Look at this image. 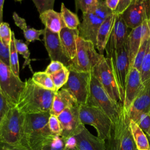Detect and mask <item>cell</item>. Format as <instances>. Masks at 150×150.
Returning <instances> with one entry per match:
<instances>
[{"label": "cell", "instance_id": "cell-48", "mask_svg": "<svg viewBox=\"0 0 150 150\" xmlns=\"http://www.w3.org/2000/svg\"><path fill=\"white\" fill-rule=\"evenodd\" d=\"M4 0H0V25L3 22V7Z\"/></svg>", "mask_w": 150, "mask_h": 150}, {"label": "cell", "instance_id": "cell-32", "mask_svg": "<svg viewBox=\"0 0 150 150\" xmlns=\"http://www.w3.org/2000/svg\"><path fill=\"white\" fill-rule=\"evenodd\" d=\"M140 74L144 86L150 83V46L141 66Z\"/></svg>", "mask_w": 150, "mask_h": 150}, {"label": "cell", "instance_id": "cell-49", "mask_svg": "<svg viewBox=\"0 0 150 150\" xmlns=\"http://www.w3.org/2000/svg\"><path fill=\"white\" fill-rule=\"evenodd\" d=\"M64 150H78L77 148H65Z\"/></svg>", "mask_w": 150, "mask_h": 150}, {"label": "cell", "instance_id": "cell-33", "mask_svg": "<svg viewBox=\"0 0 150 150\" xmlns=\"http://www.w3.org/2000/svg\"><path fill=\"white\" fill-rule=\"evenodd\" d=\"M65 139L54 135L42 147V150H64Z\"/></svg>", "mask_w": 150, "mask_h": 150}, {"label": "cell", "instance_id": "cell-23", "mask_svg": "<svg viewBox=\"0 0 150 150\" xmlns=\"http://www.w3.org/2000/svg\"><path fill=\"white\" fill-rule=\"evenodd\" d=\"M39 18L45 28L53 33H59L62 29L66 27L60 12L54 10L48 11L40 14Z\"/></svg>", "mask_w": 150, "mask_h": 150}, {"label": "cell", "instance_id": "cell-26", "mask_svg": "<svg viewBox=\"0 0 150 150\" xmlns=\"http://www.w3.org/2000/svg\"><path fill=\"white\" fill-rule=\"evenodd\" d=\"M32 79L39 86L53 91L57 92V90L50 76L45 71H38L33 74Z\"/></svg>", "mask_w": 150, "mask_h": 150}, {"label": "cell", "instance_id": "cell-8", "mask_svg": "<svg viewBox=\"0 0 150 150\" xmlns=\"http://www.w3.org/2000/svg\"><path fill=\"white\" fill-rule=\"evenodd\" d=\"M129 119L124 110L115 124L110 137L105 141L107 150H136V146L129 127Z\"/></svg>", "mask_w": 150, "mask_h": 150}, {"label": "cell", "instance_id": "cell-7", "mask_svg": "<svg viewBox=\"0 0 150 150\" xmlns=\"http://www.w3.org/2000/svg\"><path fill=\"white\" fill-rule=\"evenodd\" d=\"M79 114L81 123L94 127L100 139L105 141L110 137L113 123L101 109L95 106L80 105Z\"/></svg>", "mask_w": 150, "mask_h": 150}, {"label": "cell", "instance_id": "cell-30", "mask_svg": "<svg viewBox=\"0 0 150 150\" xmlns=\"http://www.w3.org/2000/svg\"><path fill=\"white\" fill-rule=\"evenodd\" d=\"M70 70L66 67H64L62 70L58 72L50 75V78L57 90H60L62 87L67 83L69 76Z\"/></svg>", "mask_w": 150, "mask_h": 150}, {"label": "cell", "instance_id": "cell-1", "mask_svg": "<svg viewBox=\"0 0 150 150\" xmlns=\"http://www.w3.org/2000/svg\"><path fill=\"white\" fill-rule=\"evenodd\" d=\"M56 93L39 86L29 78L25 81L16 107L25 114L50 112Z\"/></svg>", "mask_w": 150, "mask_h": 150}, {"label": "cell", "instance_id": "cell-29", "mask_svg": "<svg viewBox=\"0 0 150 150\" xmlns=\"http://www.w3.org/2000/svg\"><path fill=\"white\" fill-rule=\"evenodd\" d=\"M150 46V38L143 39L141 42L140 47L137 53L134 58L132 65L131 67L137 69L140 71L141 64L144 59L145 56L148 52Z\"/></svg>", "mask_w": 150, "mask_h": 150}, {"label": "cell", "instance_id": "cell-18", "mask_svg": "<svg viewBox=\"0 0 150 150\" xmlns=\"http://www.w3.org/2000/svg\"><path fill=\"white\" fill-rule=\"evenodd\" d=\"M144 86L143 90L126 112L129 119L134 121L141 114L150 113V83Z\"/></svg>", "mask_w": 150, "mask_h": 150}, {"label": "cell", "instance_id": "cell-12", "mask_svg": "<svg viewBox=\"0 0 150 150\" xmlns=\"http://www.w3.org/2000/svg\"><path fill=\"white\" fill-rule=\"evenodd\" d=\"M108 58L111 60L113 72L124 103L126 81L131 68L127 43L113 52Z\"/></svg>", "mask_w": 150, "mask_h": 150}, {"label": "cell", "instance_id": "cell-25", "mask_svg": "<svg viewBox=\"0 0 150 150\" xmlns=\"http://www.w3.org/2000/svg\"><path fill=\"white\" fill-rule=\"evenodd\" d=\"M129 127L136 148L138 150H150V144L145 132L134 121L129 120Z\"/></svg>", "mask_w": 150, "mask_h": 150}, {"label": "cell", "instance_id": "cell-21", "mask_svg": "<svg viewBox=\"0 0 150 150\" xmlns=\"http://www.w3.org/2000/svg\"><path fill=\"white\" fill-rule=\"evenodd\" d=\"M78 103L73 95L67 90L61 88L54 95L50 114L58 116L64 110Z\"/></svg>", "mask_w": 150, "mask_h": 150}, {"label": "cell", "instance_id": "cell-20", "mask_svg": "<svg viewBox=\"0 0 150 150\" xmlns=\"http://www.w3.org/2000/svg\"><path fill=\"white\" fill-rule=\"evenodd\" d=\"M61 43L66 56L72 60L76 53L77 40L79 36V30L64 28L59 33Z\"/></svg>", "mask_w": 150, "mask_h": 150}, {"label": "cell", "instance_id": "cell-14", "mask_svg": "<svg viewBox=\"0 0 150 150\" xmlns=\"http://www.w3.org/2000/svg\"><path fill=\"white\" fill-rule=\"evenodd\" d=\"M80 105L76 104L62 111L57 118L60 122L62 133L61 137L64 139L75 136L84 127L80 121L79 110Z\"/></svg>", "mask_w": 150, "mask_h": 150}, {"label": "cell", "instance_id": "cell-15", "mask_svg": "<svg viewBox=\"0 0 150 150\" xmlns=\"http://www.w3.org/2000/svg\"><path fill=\"white\" fill-rule=\"evenodd\" d=\"M43 41L51 61H58L67 68L70 67L71 60L66 56L64 53L60 42L59 33H53L45 28Z\"/></svg>", "mask_w": 150, "mask_h": 150}, {"label": "cell", "instance_id": "cell-22", "mask_svg": "<svg viewBox=\"0 0 150 150\" xmlns=\"http://www.w3.org/2000/svg\"><path fill=\"white\" fill-rule=\"evenodd\" d=\"M114 19L115 15L114 13L109 15L102 23L98 29L96 38V47L100 54L104 55L103 53L114 25Z\"/></svg>", "mask_w": 150, "mask_h": 150}, {"label": "cell", "instance_id": "cell-44", "mask_svg": "<svg viewBox=\"0 0 150 150\" xmlns=\"http://www.w3.org/2000/svg\"><path fill=\"white\" fill-rule=\"evenodd\" d=\"M13 21L15 22V25L19 27L20 29H21L23 32L25 31V30H26L28 27L26 25V21L24 18H21L20 17L16 12H13Z\"/></svg>", "mask_w": 150, "mask_h": 150}, {"label": "cell", "instance_id": "cell-43", "mask_svg": "<svg viewBox=\"0 0 150 150\" xmlns=\"http://www.w3.org/2000/svg\"><path fill=\"white\" fill-rule=\"evenodd\" d=\"M132 0H119L115 10L113 12L115 15H121L129 7Z\"/></svg>", "mask_w": 150, "mask_h": 150}, {"label": "cell", "instance_id": "cell-50", "mask_svg": "<svg viewBox=\"0 0 150 150\" xmlns=\"http://www.w3.org/2000/svg\"><path fill=\"white\" fill-rule=\"evenodd\" d=\"M148 140H149V144H150V132H149V135H148Z\"/></svg>", "mask_w": 150, "mask_h": 150}, {"label": "cell", "instance_id": "cell-11", "mask_svg": "<svg viewBox=\"0 0 150 150\" xmlns=\"http://www.w3.org/2000/svg\"><path fill=\"white\" fill-rule=\"evenodd\" d=\"M69 70L68 80L62 88L69 91L79 105H85L90 96L92 73Z\"/></svg>", "mask_w": 150, "mask_h": 150}, {"label": "cell", "instance_id": "cell-42", "mask_svg": "<svg viewBox=\"0 0 150 150\" xmlns=\"http://www.w3.org/2000/svg\"><path fill=\"white\" fill-rule=\"evenodd\" d=\"M64 67V66L61 62H59L58 61H51L45 71L50 76L58 72Z\"/></svg>", "mask_w": 150, "mask_h": 150}, {"label": "cell", "instance_id": "cell-37", "mask_svg": "<svg viewBox=\"0 0 150 150\" xmlns=\"http://www.w3.org/2000/svg\"><path fill=\"white\" fill-rule=\"evenodd\" d=\"M38 11L40 14L50 10H53L54 0H32Z\"/></svg>", "mask_w": 150, "mask_h": 150}, {"label": "cell", "instance_id": "cell-34", "mask_svg": "<svg viewBox=\"0 0 150 150\" xmlns=\"http://www.w3.org/2000/svg\"><path fill=\"white\" fill-rule=\"evenodd\" d=\"M100 0H76L75 6L76 12L80 9L83 13H86L94 9L99 3Z\"/></svg>", "mask_w": 150, "mask_h": 150}, {"label": "cell", "instance_id": "cell-13", "mask_svg": "<svg viewBox=\"0 0 150 150\" xmlns=\"http://www.w3.org/2000/svg\"><path fill=\"white\" fill-rule=\"evenodd\" d=\"M121 16L128 28L132 29L140 26L145 20L150 18V1L132 0Z\"/></svg>", "mask_w": 150, "mask_h": 150}, {"label": "cell", "instance_id": "cell-6", "mask_svg": "<svg viewBox=\"0 0 150 150\" xmlns=\"http://www.w3.org/2000/svg\"><path fill=\"white\" fill-rule=\"evenodd\" d=\"M104 57L96 50L93 42L80 37L77 40L76 53L68 69L79 72L92 73L96 66Z\"/></svg>", "mask_w": 150, "mask_h": 150}, {"label": "cell", "instance_id": "cell-27", "mask_svg": "<svg viewBox=\"0 0 150 150\" xmlns=\"http://www.w3.org/2000/svg\"><path fill=\"white\" fill-rule=\"evenodd\" d=\"M60 13L66 28L71 29H78L80 22L77 15L67 8L63 3L61 5Z\"/></svg>", "mask_w": 150, "mask_h": 150}, {"label": "cell", "instance_id": "cell-38", "mask_svg": "<svg viewBox=\"0 0 150 150\" xmlns=\"http://www.w3.org/2000/svg\"><path fill=\"white\" fill-rule=\"evenodd\" d=\"M45 29L37 30L33 28H28L26 30L23 32L25 38L28 43L32 42L34 40H41L40 36L43 35Z\"/></svg>", "mask_w": 150, "mask_h": 150}, {"label": "cell", "instance_id": "cell-46", "mask_svg": "<svg viewBox=\"0 0 150 150\" xmlns=\"http://www.w3.org/2000/svg\"><path fill=\"white\" fill-rule=\"evenodd\" d=\"M77 147V140L75 136L69 137L65 139V148H73Z\"/></svg>", "mask_w": 150, "mask_h": 150}, {"label": "cell", "instance_id": "cell-35", "mask_svg": "<svg viewBox=\"0 0 150 150\" xmlns=\"http://www.w3.org/2000/svg\"><path fill=\"white\" fill-rule=\"evenodd\" d=\"M0 38L4 45L9 47L12 38V30L6 22H2L0 25Z\"/></svg>", "mask_w": 150, "mask_h": 150}, {"label": "cell", "instance_id": "cell-40", "mask_svg": "<svg viewBox=\"0 0 150 150\" xmlns=\"http://www.w3.org/2000/svg\"><path fill=\"white\" fill-rule=\"evenodd\" d=\"M12 108L0 89V124L7 112Z\"/></svg>", "mask_w": 150, "mask_h": 150}, {"label": "cell", "instance_id": "cell-10", "mask_svg": "<svg viewBox=\"0 0 150 150\" xmlns=\"http://www.w3.org/2000/svg\"><path fill=\"white\" fill-rule=\"evenodd\" d=\"M25 86V81L16 76L10 67L0 60V89L12 108L16 107Z\"/></svg>", "mask_w": 150, "mask_h": 150}, {"label": "cell", "instance_id": "cell-4", "mask_svg": "<svg viewBox=\"0 0 150 150\" xmlns=\"http://www.w3.org/2000/svg\"><path fill=\"white\" fill-rule=\"evenodd\" d=\"M25 117L16 107L10 109L0 124V143L23 146Z\"/></svg>", "mask_w": 150, "mask_h": 150}, {"label": "cell", "instance_id": "cell-24", "mask_svg": "<svg viewBox=\"0 0 150 150\" xmlns=\"http://www.w3.org/2000/svg\"><path fill=\"white\" fill-rule=\"evenodd\" d=\"M141 25L131 29V31L128 34L127 39V47L131 67L132 65L134 58L138 51L142 40L143 36Z\"/></svg>", "mask_w": 150, "mask_h": 150}, {"label": "cell", "instance_id": "cell-3", "mask_svg": "<svg viewBox=\"0 0 150 150\" xmlns=\"http://www.w3.org/2000/svg\"><path fill=\"white\" fill-rule=\"evenodd\" d=\"M85 105L95 106L103 111L111 119L113 124L120 119L123 106L114 101L108 94L98 80L92 74L90 96Z\"/></svg>", "mask_w": 150, "mask_h": 150}, {"label": "cell", "instance_id": "cell-19", "mask_svg": "<svg viewBox=\"0 0 150 150\" xmlns=\"http://www.w3.org/2000/svg\"><path fill=\"white\" fill-rule=\"evenodd\" d=\"M75 137L78 150H107L105 141L93 135L85 127Z\"/></svg>", "mask_w": 150, "mask_h": 150}, {"label": "cell", "instance_id": "cell-16", "mask_svg": "<svg viewBox=\"0 0 150 150\" xmlns=\"http://www.w3.org/2000/svg\"><path fill=\"white\" fill-rule=\"evenodd\" d=\"M140 72L135 68L131 67L129 71L124 93L123 109L127 112L134 101L144 88Z\"/></svg>", "mask_w": 150, "mask_h": 150}, {"label": "cell", "instance_id": "cell-5", "mask_svg": "<svg viewBox=\"0 0 150 150\" xmlns=\"http://www.w3.org/2000/svg\"><path fill=\"white\" fill-rule=\"evenodd\" d=\"M111 11L105 5V1L100 0L98 4L91 11L83 14V20L78 27L79 36L91 41L96 46V38L98 29Z\"/></svg>", "mask_w": 150, "mask_h": 150}, {"label": "cell", "instance_id": "cell-31", "mask_svg": "<svg viewBox=\"0 0 150 150\" xmlns=\"http://www.w3.org/2000/svg\"><path fill=\"white\" fill-rule=\"evenodd\" d=\"M15 45L18 53L22 55L23 57L25 59L23 68H24L26 66H29V69L33 72L30 66L31 60L30 59V52L29 51L28 45L23 42L22 40L17 39L16 38H15Z\"/></svg>", "mask_w": 150, "mask_h": 150}, {"label": "cell", "instance_id": "cell-47", "mask_svg": "<svg viewBox=\"0 0 150 150\" xmlns=\"http://www.w3.org/2000/svg\"><path fill=\"white\" fill-rule=\"evenodd\" d=\"M118 2H119V0H105V5L111 11H112V12L115 10Z\"/></svg>", "mask_w": 150, "mask_h": 150}, {"label": "cell", "instance_id": "cell-2", "mask_svg": "<svg viewBox=\"0 0 150 150\" xmlns=\"http://www.w3.org/2000/svg\"><path fill=\"white\" fill-rule=\"evenodd\" d=\"M50 112L25 114L22 145L28 150H42L43 146L54 135L48 125Z\"/></svg>", "mask_w": 150, "mask_h": 150}, {"label": "cell", "instance_id": "cell-41", "mask_svg": "<svg viewBox=\"0 0 150 150\" xmlns=\"http://www.w3.org/2000/svg\"><path fill=\"white\" fill-rule=\"evenodd\" d=\"M9 55V47L5 46L2 42L0 38V60L9 67H10Z\"/></svg>", "mask_w": 150, "mask_h": 150}, {"label": "cell", "instance_id": "cell-45", "mask_svg": "<svg viewBox=\"0 0 150 150\" xmlns=\"http://www.w3.org/2000/svg\"><path fill=\"white\" fill-rule=\"evenodd\" d=\"M0 150H28L23 146H13L6 144L0 143Z\"/></svg>", "mask_w": 150, "mask_h": 150}, {"label": "cell", "instance_id": "cell-51", "mask_svg": "<svg viewBox=\"0 0 150 150\" xmlns=\"http://www.w3.org/2000/svg\"><path fill=\"white\" fill-rule=\"evenodd\" d=\"M136 150H138V149H136Z\"/></svg>", "mask_w": 150, "mask_h": 150}, {"label": "cell", "instance_id": "cell-28", "mask_svg": "<svg viewBox=\"0 0 150 150\" xmlns=\"http://www.w3.org/2000/svg\"><path fill=\"white\" fill-rule=\"evenodd\" d=\"M15 34L13 31H12V38L9 46L10 55V68L12 73L17 77H19V64L18 56V52L16 51L15 45Z\"/></svg>", "mask_w": 150, "mask_h": 150}, {"label": "cell", "instance_id": "cell-39", "mask_svg": "<svg viewBox=\"0 0 150 150\" xmlns=\"http://www.w3.org/2000/svg\"><path fill=\"white\" fill-rule=\"evenodd\" d=\"M49 128L53 135H62V128L57 116L50 115L48 121Z\"/></svg>", "mask_w": 150, "mask_h": 150}, {"label": "cell", "instance_id": "cell-9", "mask_svg": "<svg viewBox=\"0 0 150 150\" xmlns=\"http://www.w3.org/2000/svg\"><path fill=\"white\" fill-rule=\"evenodd\" d=\"M92 74L98 80L109 96L114 101L123 106V101L110 58L104 57L94 68Z\"/></svg>", "mask_w": 150, "mask_h": 150}, {"label": "cell", "instance_id": "cell-17", "mask_svg": "<svg viewBox=\"0 0 150 150\" xmlns=\"http://www.w3.org/2000/svg\"><path fill=\"white\" fill-rule=\"evenodd\" d=\"M128 29L121 16L115 15L114 25L105 49L107 57L125 44L128 35Z\"/></svg>", "mask_w": 150, "mask_h": 150}, {"label": "cell", "instance_id": "cell-36", "mask_svg": "<svg viewBox=\"0 0 150 150\" xmlns=\"http://www.w3.org/2000/svg\"><path fill=\"white\" fill-rule=\"evenodd\" d=\"M145 132L147 137L150 132V113H143L134 121Z\"/></svg>", "mask_w": 150, "mask_h": 150}]
</instances>
